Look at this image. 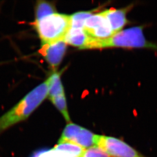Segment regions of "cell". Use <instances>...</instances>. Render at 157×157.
Wrapping results in <instances>:
<instances>
[{
	"label": "cell",
	"instance_id": "4",
	"mask_svg": "<svg viewBox=\"0 0 157 157\" xmlns=\"http://www.w3.org/2000/svg\"><path fill=\"white\" fill-rule=\"evenodd\" d=\"M100 137L101 136L95 135L80 126L70 122L63 129L58 144L72 143L86 149L98 147Z\"/></svg>",
	"mask_w": 157,
	"mask_h": 157
},
{
	"label": "cell",
	"instance_id": "6",
	"mask_svg": "<svg viewBox=\"0 0 157 157\" xmlns=\"http://www.w3.org/2000/svg\"><path fill=\"white\" fill-rule=\"evenodd\" d=\"M84 30L90 37L98 40L108 39L114 34L102 12L88 17L84 23Z\"/></svg>",
	"mask_w": 157,
	"mask_h": 157
},
{
	"label": "cell",
	"instance_id": "15",
	"mask_svg": "<svg viewBox=\"0 0 157 157\" xmlns=\"http://www.w3.org/2000/svg\"><path fill=\"white\" fill-rule=\"evenodd\" d=\"M33 157H77L72 154L65 151L56 150L55 148L38 152Z\"/></svg>",
	"mask_w": 157,
	"mask_h": 157
},
{
	"label": "cell",
	"instance_id": "9",
	"mask_svg": "<svg viewBox=\"0 0 157 157\" xmlns=\"http://www.w3.org/2000/svg\"><path fill=\"white\" fill-rule=\"evenodd\" d=\"M91 37L86 33L84 29L70 28L63 41L67 45L78 47L80 49H87Z\"/></svg>",
	"mask_w": 157,
	"mask_h": 157
},
{
	"label": "cell",
	"instance_id": "8",
	"mask_svg": "<svg viewBox=\"0 0 157 157\" xmlns=\"http://www.w3.org/2000/svg\"><path fill=\"white\" fill-rule=\"evenodd\" d=\"M129 10L130 7L121 10L110 9L102 11L113 33H117L121 32L126 25L128 22L126 13Z\"/></svg>",
	"mask_w": 157,
	"mask_h": 157
},
{
	"label": "cell",
	"instance_id": "14",
	"mask_svg": "<svg viewBox=\"0 0 157 157\" xmlns=\"http://www.w3.org/2000/svg\"><path fill=\"white\" fill-rule=\"evenodd\" d=\"M54 148L58 150L70 152L77 157H81L86 150L84 148L72 143H63L58 144Z\"/></svg>",
	"mask_w": 157,
	"mask_h": 157
},
{
	"label": "cell",
	"instance_id": "13",
	"mask_svg": "<svg viewBox=\"0 0 157 157\" xmlns=\"http://www.w3.org/2000/svg\"><path fill=\"white\" fill-rule=\"evenodd\" d=\"M50 101L54 105V106L56 107V109L61 113L67 122L70 123L71 119L67 110L65 94L56 97V98L51 100Z\"/></svg>",
	"mask_w": 157,
	"mask_h": 157
},
{
	"label": "cell",
	"instance_id": "1",
	"mask_svg": "<svg viewBox=\"0 0 157 157\" xmlns=\"http://www.w3.org/2000/svg\"><path fill=\"white\" fill-rule=\"evenodd\" d=\"M48 78L36 86L0 117V135L12 126L26 120L48 97Z\"/></svg>",
	"mask_w": 157,
	"mask_h": 157
},
{
	"label": "cell",
	"instance_id": "10",
	"mask_svg": "<svg viewBox=\"0 0 157 157\" xmlns=\"http://www.w3.org/2000/svg\"><path fill=\"white\" fill-rule=\"evenodd\" d=\"M61 75V72H54L47 78L49 82L48 97L50 100L56 97L65 94L62 85Z\"/></svg>",
	"mask_w": 157,
	"mask_h": 157
},
{
	"label": "cell",
	"instance_id": "12",
	"mask_svg": "<svg viewBox=\"0 0 157 157\" xmlns=\"http://www.w3.org/2000/svg\"><path fill=\"white\" fill-rule=\"evenodd\" d=\"M90 11L78 12L71 15V28L84 29V25L86 19L93 15Z\"/></svg>",
	"mask_w": 157,
	"mask_h": 157
},
{
	"label": "cell",
	"instance_id": "2",
	"mask_svg": "<svg viewBox=\"0 0 157 157\" xmlns=\"http://www.w3.org/2000/svg\"><path fill=\"white\" fill-rule=\"evenodd\" d=\"M33 25L41 45L50 44L64 40L71 28V15L56 12L34 19Z\"/></svg>",
	"mask_w": 157,
	"mask_h": 157
},
{
	"label": "cell",
	"instance_id": "7",
	"mask_svg": "<svg viewBox=\"0 0 157 157\" xmlns=\"http://www.w3.org/2000/svg\"><path fill=\"white\" fill-rule=\"evenodd\" d=\"M67 44L63 41L41 45L40 51L46 62L53 69L58 67L65 54Z\"/></svg>",
	"mask_w": 157,
	"mask_h": 157
},
{
	"label": "cell",
	"instance_id": "5",
	"mask_svg": "<svg viewBox=\"0 0 157 157\" xmlns=\"http://www.w3.org/2000/svg\"><path fill=\"white\" fill-rule=\"evenodd\" d=\"M98 147L110 157H145L123 141L113 137L101 136Z\"/></svg>",
	"mask_w": 157,
	"mask_h": 157
},
{
	"label": "cell",
	"instance_id": "11",
	"mask_svg": "<svg viewBox=\"0 0 157 157\" xmlns=\"http://www.w3.org/2000/svg\"><path fill=\"white\" fill-rule=\"evenodd\" d=\"M56 12V6L52 2L45 1H37L34 8L35 19H39Z\"/></svg>",
	"mask_w": 157,
	"mask_h": 157
},
{
	"label": "cell",
	"instance_id": "3",
	"mask_svg": "<svg viewBox=\"0 0 157 157\" xmlns=\"http://www.w3.org/2000/svg\"><path fill=\"white\" fill-rule=\"evenodd\" d=\"M109 47L144 48L157 50V45L146 40L141 27L121 30L106 40H98L91 38L87 49L104 48Z\"/></svg>",
	"mask_w": 157,
	"mask_h": 157
},
{
	"label": "cell",
	"instance_id": "16",
	"mask_svg": "<svg viewBox=\"0 0 157 157\" xmlns=\"http://www.w3.org/2000/svg\"><path fill=\"white\" fill-rule=\"evenodd\" d=\"M80 157H110V156L101 148L95 146L85 150Z\"/></svg>",
	"mask_w": 157,
	"mask_h": 157
}]
</instances>
